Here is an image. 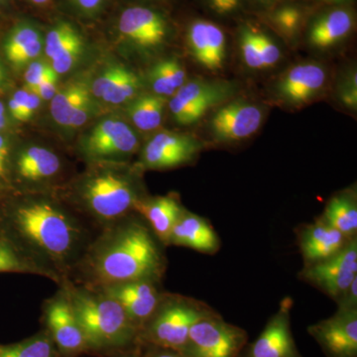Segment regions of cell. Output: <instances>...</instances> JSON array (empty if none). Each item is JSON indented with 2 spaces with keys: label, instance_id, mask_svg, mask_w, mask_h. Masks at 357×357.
I'll use <instances>...</instances> for the list:
<instances>
[{
  "label": "cell",
  "instance_id": "obj_1",
  "mask_svg": "<svg viewBox=\"0 0 357 357\" xmlns=\"http://www.w3.org/2000/svg\"><path fill=\"white\" fill-rule=\"evenodd\" d=\"M77 267L83 271L88 287L100 289L129 281L160 283L166 259L149 225L128 215L105 227L91 241Z\"/></svg>",
  "mask_w": 357,
  "mask_h": 357
},
{
  "label": "cell",
  "instance_id": "obj_2",
  "mask_svg": "<svg viewBox=\"0 0 357 357\" xmlns=\"http://www.w3.org/2000/svg\"><path fill=\"white\" fill-rule=\"evenodd\" d=\"M10 222L20 241L18 250L57 282L67 280L66 275L77 266L91 243L83 222L50 199L17 204Z\"/></svg>",
  "mask_w": 357,
  "mask_h": 357
},
{
  "label": "cell",
  "instance_id": "obj_3",
  "mask_svg": "<svg viewBox=\"0 0 357 357\" xmlns=\"http://www.w3.org/2000/svg\"><path fill=\"white\" fill-rule=\"evenodd\" d=\"M64 288L83 331L88 349L107 351L132 344L139 330L117 301L98 289L75 286Z\"/></svg>",
  "mask_w": 357,
  "mask_h": 357
},
{
  "label": "cell",
  "instance_id": "obj_4",
  "mask_svg": "<svg viewBox=\"0 0 357 357\" xmlns=\"http://www.w3.org/2000/svg\"><path fill=\"white\" fill-rule=\"evenodd\" d=\"M77 197L86 213L103 227L128 217L142 199L133 180L115 170L91 173L79 184Z\"/></svg>",
  "mask_w": 357,
  "mask_h": 357
},
{
  "label": "cell",
  "instance_id": "obj_5",
  "mask_svg": "<svg viewBox=\"0 0 357 357\" xmlns=\"http://www.w3.org/2000/svg\"><path fill=\"white\" fill-rule=\"evenodd\" d=\"M215 312L203 301L176 294H163L154 314L141 330L142 337L159 349L180 352L192 326Z\"/></svg>",
  "mask_w": 357,
  "mask_h": 357
},
{
  "label": "cell",
  "instance_id": "obj_6",
  "mask_svg": "<svg viewBox=\"0 0 357 357\" xmlns=\"http://www.w3.org/2000/svg\"><path fill=\"white\" fill-rule=\"evenodd\" d=\"M248 338L243 328L227 323L215 312L192 326L178 354L182 357H239Z\"/></svg>",
  "mask_w": 357,
  "mask_h": 357
},
{
  "label": "cell",
  "instance_id": "obj_7",
  "mask_svg": "<svg viewBox=\"0 0 357 357\" xmlns=\"http://www.w3.org/2000/svg\"><path fill=\"white\" fill-rule=\"evenodd\" d=\"M298 277L337 302L357 278L356 237L351 239L335 255L321 261L304 265Z\"/></svg>",
  "mask_w": 357,
  "mask_h": 357
},
{
  "label": "cell",
  "instance_id": "obj_8",
  "mask_svg": "<svg viewBox=\"0 0 357 357\" xmlns=\"http://www.w3.org/2000/svg\"><path fill=\"white\" fill-rule=\"evenodd\" d=\"M232 93V86L229 84L197 79L178 89L169 102V107L178 123L190 126L199 121L208 110L225 102Z\"/></svg>",
  "mask_w": 357,
  "mask_h": 357
},
{
  "label": "cell",
  "instance_id": "obj_9",
  "mask_svg": "<svg viewBox=\"0 0 357 357\" xmlns=\"http://www.w3.org/2000/svg\"><path fill=\"white\" fill-rule=\"evenodd\" d=\"M44 318L47 333L59 351L65 356H74L88 349L83 331L64 287L47 301Z\"/></svg>",
  "mask_w": 357,
  "mask_h": 357
},
{
  "label": "cell",
  "instance_id": "obj_10",
  "mask_svg": "<svg viewBox=\"0 0 357 357\" xmlns=\"http://www.w3.org/2000/svg\"><path fill=\"white\" fill-rule=\"evenodd\" d=\"M307 333L326 357H357V309H340L309 326Z\"/></svg>",
  "mask_w": 357,
  "mask_h": 357
},
{
  "label": "cell",
  "instance_id": "obj_11",
  "mask_svg": "<svg viewBox=\"0 0 357 357\" xmlns=\"http://www.w3.org/2000/svg\"><path fill=\"white\" fill-rule=\"evenodd\" d=\"M201 149V142L192 136L162 131L143 148L141 166L149 170L177 168L194 161Z\"/></svg>",
  "mask_w": 357,
  "mask_h": 357
},
{
  "label": "cell",
  "instance_id": "obj_12",
  "mask_svg": "<svg viewBox=\"0 0 357 357\" xmlns=\"http://www.w3.org/2000/svg\"><path fill=\"white\" fill-rule=\"evenodd\" d=\"M292 307V298H284L259 337L248 345L243 357H303L291 328Z\"/></svg>",
  "mask_w": 357,
  "mask_h": 357
},
{
  "label": "cell",
  "instance_id": "obj_13",
  "mask_svg": "<svg viewBox=\"0 0 357 357\" xmlns=\"http://www.w3.org/2000/svg\"><path fill=\"white\" fill-rule=\"evenodd\" d=\"M138 137L126 122L105 119L91 130L83 142V152L89 159L109 160L129 156L137 150Z\"/></svg>",
  "mask_w": 357,
  "mask_h": 357
},
{
  "label": "cell",
  "instance_id": "obj_14",
  "mask_svg": "<svg viewBox=\"0 0 357 357\" xmlns=\"http://www.w3.org/2000/svg\"><path fill=\"white\" fill-rule=\"evenodd\" d=\"M158 286L157 282L137 280L114 284L98 290L117 301L141 332L163 297L164 293L160 292Z\"/></svg>",
  "mask_w": 357,
  "mask_h": 357
},
{
  "label": "cell",
  "instance_id": "obj_15",
  "mask_svg": "<svg viewBox=\"0 0 357 357\" xmlns=\"http://www.w3.org/2000/svg\"><path fill=\"white\" fill-rule=\"evenodd\" d=\"M117 28L124 38L145 50L161 46L169 31L163 14L141 6L128 7L122 11Z\"/></svg>",
  "mask_w": 357,
  "mask_h": 357
},
{
  "label": "cell",
  "instance_id": "obj_16",
  "mask_svg": "<svg viewBox=\"0 0 357 357\" xmlns=\"http://www.w3.org/2000/svg\"><path fill=\"white\" fill-rule=\"evenodd\" d=\"M262 110L244 100L223 105L211 119L210 128L218 142H234L250 137L261 126Z\"/></svg>",
  "mask_w": 357,
  "mask_h": 357
},
{
  "label": "cell",
  "instance_id": "obj_17",
  "mask_svg": "<svg viewBox=\"0 0 357 357\" xmlns=\"http://www.w3.org/2000/svg\"><path fill=\"white\" fill-rule=\"evenodd\" d=\"M187 41L192 57L202 67L213 72L222 69L227 36L220 26L210 20H194L188 28Z\"/></svg>",
  "mask_w": 357,
  "mask_h": 357
},
{
  "label": "cell",
  "instance_id": "obj_18",
  "mask_svg": "<svg viewBox=\"0 0 357 357\" xmlns=\"http://www.w3.org/2000/svg\"><path fill=\"white\" fill-rule=\"evenodd\" d=\"M296 234L304 265L321 261L335 255L352 239L319 218L314 222L300 225L296 229Z\"/></svg>",
  "mask_w": 357,
  "mask_h": 357
},
{
  "label": "cell",
  "instance_id": "obj_19",
  "mask_svg": "<svg viewBox=\"0 0 357 357\" xmlns=\"http://www.w3.org/2000/svg\"><path fill=\"white\" fill-rule=\"evenodd\" d=\"M169 245L182 246L213 255L220 250V239L208 220L185 210L174 225Z\"/></svg>",
  "mask_w": 357,
  "mask_h": 357
},
{
  "label": "cell",
  "instance_id": "obj_20",
  "mask_svg": "<svg viewBox=\"0 0 357 357\" xmlns=\"http://www.w3.org/2000/svg\"><path fill=\"white\" fill-rule=\"evenodd\" d=\"M45 53L50 59L52 69L58 75L69 72L79 60L84 50V41L74 25L58 23L47 33Z\"/></svg>",
  "mask_w": 357,
  "mask_h": 357
},
{
  "label": "cell",
  "instance_id": "obj_21",
  "mask_svg": "<svg viewBox=\"0 0 357 357\" xmlns=\"http://www.w3.org/2000/svg\"><path fill=\"white\" fill-rule=\"evenodd\" d=\"M326 72L317 64H303L288 70L279 82L278 95L292 105L312 100L326 84Z\"/></svg>",
  "mask_w": 357,
  "mask_h": 357
},
{
  "label": "cell",
  "instance_id": "obj_22",
  "mask_svg": "<svg viewBox=\"0 0 357 357\" xmlns=\"http://www.w3.org/2000/svg\"><path fill=\"white\" fill-rule=\"evenodd\" d=\"M134 211L144 218V222L158 238L162 245L169 246L174 225L183 215L185 208L175 197H155L140 199L134 206Z\"/></svg>",
  "mask_w": 357,
  "mask_h": 357
},
{
  "label": "cell",
  "instance_id": "obj_23",
  "mask_svg": "<svg viewBox=\"0 0 357 357\" xmlns=\"http://www.w3.org/2000/svg\"><path fill=\"white\" fill-rule=\"evenodd\" d=\"M354 26L351 9L333 8L317 16L310 25L307 39L312 48L325 50L347 38Z\"/></svg>",
  "mask_w": 357,
  "mask_h": 357
},
{
  "label": "cell",
  "instance_id": "obj_24",
  "mask_svg": "<svg viewBox=\"0 0 357 357\" xmlns=\"http://www.w3.org/2000/svg\"><path fill=\"white\" fill-rule=\"evenodd\" d=\"M62 168L61 159L51 150L30 146L22 150L16 160V171L25 182L42 183L56 177Z\"/></svg>",
  "mask_w": 357,
  "mask_h": 357
},
{
  "label": "cell",
  "instance_id": "obj_25",
  "mask_svg": "<svg viewBox=\"0 0 357 357\" xmlns=\"http://www.w3.org/2000/svg\"><path fill=\"white\" fill-rule=\"evenodd\" d=\"M349 238L356 237L357 203L354 190L338 192L326 204L325 211L318 218Z\"/></svg>",
  "mask_w": 357,
  "mask_h": 357
},
{
  "label": "cell",
  "instance_id": "obj_26",
  "mask_svg": "<svg viewBox=\"0 0 357 357\" xmlns=\"http://www.w3.org/2000/svg\"><path fill=\"white\" fill-rule=\"evenodd\" d=\"M165 98L158 95L143 96L129 107V115L134 126L142 131L158 128L163 119Z\"/></svg>",
  "mask_w": 357,
  "mask_h": 357
},
{
  "label": "cell",
  "instance_id": "obj_27",
  "mask_svg": "<svg viewBox=\"0 0 357 357\" xmlns=\"http://www.w3.org/2000/svg\"><path fill=\"white\" fill-rule=\"evenodd\" d=\"M150 82L156 95L174 96L185 84V69L177 60L167 59L152 69Z\"/></svg>",
  "mask_w": 357,
  "mask_h": 357
},
{
  "label": "cell",
  "instance_id": "obj_28",
  "mask_svg": "<svg viewBox=\"0 0 357 357\" xmlns=\"http://www.w3.org/2000/svg\"><path fill=\"white\" fill-rule=\"evenodd\" d=\"M91 98L88 88L81 83H73L57 91L51 100V114L54 121L67 126L70 115L79 103Z\"/></svg>",
  "mask_w": 357,
  "mask_h": 357
},
{
  "label": "cell",
  "instance_id": "obj_29",
  "mask_svg": "<svg viewBox=\"0 0 357 357\" xmlns=\"http://www.w3.org/2000/svg\"><path fill=\"white\" fill-rule=\"evenodd\" d=\"M0 357H56V347L46 331L16 344H0Z\"/></svg>",
  "mask_w": 357,
  "mask_h": 357
},
{
  "label": "cell",
  "instance_id": "obj_30",
  "mask_svg": "<svg viewBox=\"0 0 357 357\" xmlns=\"http://www.w3.org/2000/svg\"><path fill=\"white\" fill-rule=\"evenodd\" d=\"M270 22L283 36L292 38L299 33L305 20V11L296 4H283L270 14Z\"/></svg>",
  "mask_w": 357,
  "mask_h": 357
},
{
  "label": "cell",
  "instance_id": "obj_31",
  "mask_svg": "<svg viewBox=\"0 0 357 357\" xmlns=\"http://www.w3.org/2000/svg\"><path fill=\"white\" fill-rule=\"evenodd\" d=\"M0 272H21L47 277L41 268L26 258L10 241L0 239Z\"/></svg>",
  "mask_w": 357,
  "mask_h": 357
},
{
  "label": "cell",
  "instance_id": "obj_32",
  "mask_svg": "<svg viewBox=\"0 0 357 357\" xmlns=\"http://www.w3.org/2000/svg\"><path fill=\"white\" fill-rule=\"evenodd\" d=\"M42 38L40 31L34 25L22 23L13 28V31L9 33L7 37L4 50L7 60L13 63L14 59L26 49L31 47Z\"/></svg>",
  "mask_w": 357,
  "mask_h": 357
},
{
  "label": "cell",
  "instance_id": "obj_33",
  "mask_svg": "<svg viewBox=\"0 0 357 357\" xmlns=\"http://www.w3.org/2000/svg\"><path fill=\"white\" fill-rule=\"evenodd\" d=\"M239 47L244 64L253 70H263L257 41V28L244 25L239 34Z\"/></svg>",
  "mask_w": 357,
  "mask_h": 357
},
{
  "label": "cell",
  "instance_id": "obj_34",
  "mask_svg": "<svg viewBox=\"0 0 357 357\" xmlns=\"http://www.w3.org/2000/svg\"><path fill=\"white\" fill-rule=\"evenodd\" d=\"M140 88L139 77L130 70L126 69L114 88L105 93L102 100L112 105H121L132 98Z\"/></svg>",
  "mask_w": 357,
  "mask_h": 357
},
{
  "label": "cell",
  "instance_id": "obj_35",
  "mask_svg": "<svg viewBox=\"0 0 357 357\" xmlns=\"http://www.w3.org/2000/svg\"><path fill=\"white\" fill-rule=\"evenodd\" d=\"M40 98L28 89H20L14 93L9 102V109L14 119L27 121L38 109Z\"/></svg>",
  "mask_w": 357,
  "mask_h": 357
},
{
  "label": "cell",
  "instance_id": "obj_36",
  "mask_svg": "<svg viewBox=\"0 0 357 357\" xmlns=\"http://www.w3.org/2000/svg\"><path fill=\"white\" fill-rule=\"evenodd\" d=\"M257 41L263 69H268V68H272L278 64L281 59V51L278 45L259 29H257Z\"/></svg>",
  "mask_w": 357,
  "mask_h": 357
},
{
  "label": "cell",
  "instance_id": "obj_37",
  "mask_svg": "<svg viewBox=\"0 0 357 357\" xmlns=\"http://www.w3.org/2000/svg\"><path fill=\"white\" fill-rule=\"evenodd\" d=\"M126 68L122 66H112L109 69L105 70L93 84V93L96 98H102L105 93H109L119 82L122 75L126 72Z\"/></svg>",
  "mask_w": 357,
  "mask_h": 357
},
{
  "label": "cell",
  "instance_id": "obj_38",
  "mask_svg": "<svg viewBox=\"0 0 357 357\" xmlns=\"http://www.w3.org/2000/svg\"><path fill=\"white\" fill-rule=\"evenodd\" d=\"M55 72L52 69L51 66L44 64L42 62H33L28 67L24 75V79L26 86L28 91L34 89L35 86H38L40 83L48 77L52 73Z\"/></svg>",
  "mask_w": 357,
  "mask_h": 357
},
{
  "label": "cell",
  "instance_id": "obj_39",
  "mask_svg": "<svg viewBox=\"0 0 357 357\" xmlns=\"http://www.w3.org/2000/svg\"><path fill=\"white\" fill-rule=\"evenodd\" d=\"M340 100L344 105L351 109H356L357 105V79L356 73H351L340 86Z\"/></svg>",
  "mask_w": 357,
  "mask_h": 357
},
{
  "label": "cell",
  "instance_id": "obj_40",
  "mask_svg": "<svg viewBox=\"0 0 357 357\" xmlns=\"http://www.w3.org/2000/svg\"><path fill=\"white\" fill-rule=\"evenodd\" d=\"M58 76L57 73H52L48 77H45L38 86L30 89V91H32V93L38 96L40 100L41 98L45 100H52L57 93Z\"/></svg>",
  "mask_w": 357,
  "mask_h": 357
},
{
  "label": "cell",
  "instance_id": "obj_41",
  "mask_svg": "<svg viewBox=\"0 0 357 357\" xmlns=\"http://www.w3.org/2000/svg\"><path fill=\"white\" fill-rule=\"evenodd\" d=\"M89 109H91V98L79 103V107L75 109L68 122V128H77L83 126L88 119Z\"/></svg>",
  "mask_w": 357,
  "mask_h": 357
},
{
  "label": "cell",
  "instance_id": "obj_42",
  "mask_svg": "<svg viewBox=\"0 0 357 357\" xmlns=\"http://www.w3.org/2000/svg\"><path fill=\"white\" fill-rule=\"evenodd\" d=\"M213 13L218 15H229L237 10L241 6V0H206Z\"/></svg>",
  "mask_w": 357,
  "mask_h": 357
},
{
  "label": "cell",
  "instance_id": "obj_43",
  "mask_svg": "<svg viewBox=\"0 0 357 357\" xmlns=\"http://www.w3.org/2000/svg\"><path fill=\"white\" fill-rule=\"evenodd\" d=\"M335 303L340 309H357V278Z\"/></svg>",
  "mask_w": 357,
  "mask_h": 357
},
{
  "label": "cell",
  "instance_id": "obj_44",
  "mask_svg": "<svg viewBox=\"0 0 357 357\" xmlns=\"http://www.w3.org/2000/svg\"><path fill=\"white\" fill-rule=\"evenodd\" d=\"M79 11L86 14H93L100 10L105 0H70Z\"/></svg>",
  "mask_w": 357,
  "mask_h": 357
},
{
  "label": "cell",
  "instance_id": "obj_45",
  "mask_svg": "<svg viewBox=\"0 0 357 357\" xmlns=\"http://www.w3.org/2000/svg\"><path fill=\"white\" fill-rule=\"evenodd\" d=\"M8 155V144H7L3 136L0 135V178L6 175Z\"/></svg>",
  "mask_w": 357,
  "mask_h": 357
},
{
  "label": "cell",
  "instance_id": "obj_46",
  "mask_svg": "<svg viewBox=\"0 0 357 357\" xmlns=\"http://www.w3.org/2000/svg\"><path fill=\"white\" fill-rule=\"evenodd\" d=\"M153 352L150 357H182L178 352L170 351V349H159Z\"/></svg>",
  "mask_w": 357,
  "mask_h": 357
},
{
  "label": "cell",
  "instance_id": "obj_47",
  "mask_svg": "<svg viewBox=\"0 0 357 357\" xmlns=\"http://www.w3.org/2000/svg\"><path fill=\"white\" fill-rule=\"evenodd\" d=\"M29 1L33 4H36V6H44V4L48 3L50 0H29Z\"/></svg>",
  "mask_w": 357,
  "mask_h": 357
},
{
  "label": "cell",
  "instance_id": "obj_48",
  "mask_svg": "<svg viewBox=\"0 0 357 357\" xmlns=\"http://www.w3.org/2000/svg\"><path fill=\"white\" fill-rule=\"evenodd\" d=\"M319 1L330 2V3H344L349 0H319Z\"/></svg>",
  "mask_w": 357,
  "mask_h": 357
},
{
  "label": "cell",
  "instance_id": "obj_49",
  "mask_svg": "<svg viewBox=\"0 0 357 357\" xmlns=\"http://www.w3.org/2000/svg\"><path fill=\"white\" fill-rule=\"evenodd\" d=\"M4 70L3 67H2L1 63H0V84L3 83L4 81Z\"/></svg>",
  "mask_w": 357,
  "mask_h": 357
},
{
  "label": "cell",
  "instance_id": "obj_50",
  "mask_svg": "<svg viewBox=\"0 0 357 357\" xmlns=\"http://www.w3.org/2000/svg\"><path fill=\"white\" fill-rule=\"evenodd\" d=\"M256 1L261 2V3H274V2L279 1V0H256Z\"/></svg>",
  "mask_w": 357,
  "mask_h": 357
},
{
  "label": "cell",
  "instance_id": "obj_51",
  "mask_svg": "<svg viewBox=\"0 0 357 357\" xmlns=\"http://www.w3.org/2000/svg\"><path fill=\"white\" fill-rule=\"evenodd\" d=\"M4 112H6V109H4L3 105L0 102V116H4Z\"/></svg>",
  "mask_w": 357,
  "mask_h": 357
},
{
  "label": "cell",
  "instance_id": "obj_52",
  "mask_svg": "<svg viewBox=\"0 0 357 357\" xmlns=\"http://www.w3.org/2000/svg\"><path fill=\"white\" fill-rule=\"evenodd\" d=\"M121 357H136V356H121Z\"/></svg>",
  "mask_w": 357,
  "mask_h": 357
},
{
  "label": "cell",
  "instance_id": "obj_53",
  "mask_svg": "<svg viewBox=\"0 0 357 357\" xmlns=\"http://www.w3.org/2000/svg\"><path fill=\"white\" fill-rule=\"evenodd\" d=\"M0 1H3V0H0Z\"/></svg>",
  "mask_w": 357,
  "mask_h": 357
}]
</instances>
